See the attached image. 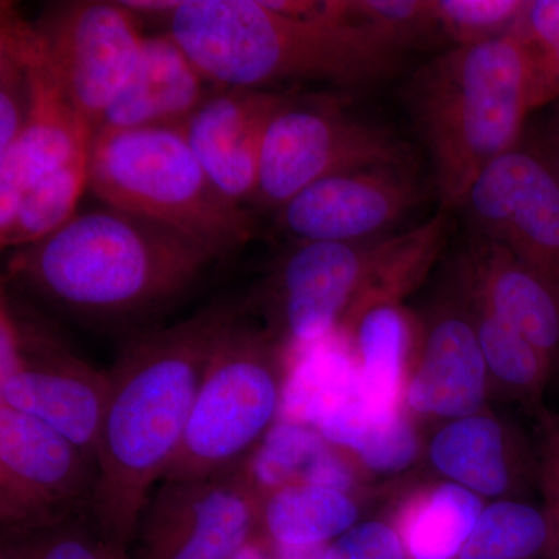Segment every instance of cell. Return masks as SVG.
Wrapping results in <instances>:
<instances>
[{
  "mask_svg": "<svg viewBox=\"0 0 559 559\" xmlns=\"http://www.w3.org/2000/svg\"><path fill=\"white\" fill-rule=\"evenodd\" d=\"M241 308L218 301L121 342L108 370L90 513L92 527L120 557L128 559L142 511L178 454L213 348Z\"/></svg>",
  "mask_w": 559,
  "mask_h": 559,
  "instance_id": "6da1fadb",
  "label": "cell"
},
{
  "mask_svg": "<svg viewBox=\"0 0 559 559\" xmlns=\"http://www.w3.org/2000/svg\"><path fill=\"white\" fill-rule=\"evenodd\" d=\"M212 261L179 231L106 205L14 250L7 277L84 322L131 325L178 301Z\"/></svg>",
  "mask_w": 559,
  "mask_h": 559,
  "instance_id": "7a4b0ae2",
  "label": "cell"
},
{
  "mask_svg": "<svg viewBox=\"0 0 559 559\" xmlns=\"http://www.w3.org/2000/svg\"><path fill=\"white\" fill-rule=\"evenodd\" d=\"M173 38L219 90H270L286 81L367 86L400 68L403 47L348 17L345 0L325 16L296 17L255 0H180Z\"/></svg>",
  "mask_w": 559,
  "mask_h": 559,
  "instance_id": "3957f363",
  "label": "cell"
},
{
  "mask_svg": "<svg viewBox=\"0 0 559 559\" xmlns=\"http://www.w3.org/2000/svg\"><path fill=\"white\" fill-rule=\"evenodd\" d=\"M404 98L443 210L462 209L481 173L518 148L533 112L527 57L513 33L454 46L411 76Z\"/></svg>",
  "mask_w": 559,
  "mask_h": 559,
  "instance_id": "277c9868",
  "label": "cell"
},
{
  "mask_svg": "<svg viewBox=\"0 0 559 559\" xmlns=\"http://www.w3.org/2000/svg\"><path fill=\"white\" fill-rule=\"evenodd\" d=\"M87 189L109 207L179 231L215 260L245 248L255 230L248 210L213 186L180 127L97 132Z\"/></svg>",
  "mask_w": 559,
  "mask_h": 559,
  "instance_id": "5b68a950",
  "label": "cell"
},
{
  "mask_svg": "<svg viewBox=\"0 0 559 559\" xmlns=\"http://www.w3.org/2000/svg\"><path fill=\"white\" fill-rule=\"evenodd\" d=\"M286 378L278 342L242 304L213 348L164 480L209 479L245 466L277 423Z\"/></svg>",
  "mask_w": 559,
  "mask_h": 559,
  "instance_id": "8992f818",
  "label": "cell"
},
{
  "mask_svg": "<svg viewBox=\"0 0 559 559\" xmlns=\"http://www.w3.org/2000/svg\"><path fill=\"white\" fill-rule=\"evenodd\" d=\"M401 234L359 242H305L277 261L250 305L274 340L316 347L356 305L382 299L399 271Z\"/></svg>",
  "mask_w": 559,
  "mask_h": 559,
  "instance_id": "52a82bcc",
  "label": "cell"
},
{
  "mask_svg": "<svg viewBox=\"0 0 559 559\" xmlns=\"http://www.w3.org/2000/svg\"><path fill=\"white\" fill-rule=\"evenodd\" d=\"M401 164H409L406 145L347 98L286 95L267 127L252 204L275 213L319 180Z\"/></svg>",
  "mask_w": 559,
  "mask_h": 559,
  "instance_id": "ba28073f",
  "label": "cell"
},
{
  "mask_svg": "<svg viewBox=\"0 0 559 559\" xmlns=\"http://www.w3.org/2000/svg\"><path fill=\"white\" fill-rule=\"evenodd\" d=\"M108 399V370L70 352L16 301L0 307V404L38 419L95 459Z\"/></svg>",
  "mask_w": 559,
  "mask_h": 559,
  "instance_id": "9c48e42d",
  "label": "cell"
},
{
  "mask_svg": "<svg viewBox=\"0 0 559 559\" xmlns=\"http://www.w3.org/2000/svg\"><path fill=\"white\" fill-rule=\"evenodd\" d=\"M97 463L38 419L0 404V528L25 538L90 520Z\"/></svg>",
  "mask_w": 559,
  "mask_h": 559,
  "instance_id": "30bf717a",
  "label": "cell"
},
{
  "mask_svg": "<svg viewBox=\"0 0 559 559\" xmlns=\"http://www.w3.org/2000/svg\"><path fill=\"white\" fill-rule=\"evenodd\" d=\"M261 498L248 463L209 479L160 481L128 559H234L260 538Z\"/></svg>",
  "mask_w": 559,
  "mask_h": 559,
  "instance_id": "8fae6325",
  "label": "cell"
},
{
  "mask_svg": "<svg viewBox=\"0 0 559 559\" xmlns=\"http://www.w3.org/2000/svg\"><path fill=\"white\" fill-rule=\"evenodd\" d=\"M0 38L20 53L31 86L24 128L0 156V230H5L33 183L90 157L92 132L70 103L35 22L22 17L11 3L2 2L0 9Z\"/></svg>",
  "mask_w": 559,
  "mask_h": 559,
  "instance_id": "7c38bea8",
  "label": "cell"
},
{
  "mask_svg": "<svg viewBox=\"0 0 559 559\" xmlns=\"http://www.w3.org/2000/svg\"><path fill=\"white\" fill-rule=\"evenodd\" d=\"M121 2L60 3L35 22L70 103L94 139L146 36Z\"/></svg>",
  "mask_w": 559,
  "mask_h": 559,
  "instance_id": "4fadbf2b",
  "label": "cell"
},
{
  "mask_svg": "<svg viewBox=\"0 0 559 559\" xmlns=\"http://www.w3.org/2000/svg\"><path fill=\"white\" fill-rule=\"evenodd\" d=\"M462 209L476 237L509 250L559 297V182L535 151L492 162Z\"/></svg>",
  "mask_w": 559,
  "mask_h": 559,
  "instance_id": "5bb4252c",
  "label": "cell"
},
{
  "mask_svg": "<svg viewBox=\"0 0 559 559\" xmlns=\"http://www.w3.org/2000/svg\"><path fill=\"white\" fill-rule=\"evenodd\" d=\"M411 164L366 168L319 180L275 212V230L294 245L382 238L421 204Z\"/></svg>",
  "mask_w": 559,
  "mask_h": 559,
  "instance_id": "9a60e30c",
  "label": "cell"
},
{
  "mask_svg": "<svg viewBox=\"0 0 559 559\" xmlns=\"http://www.w3.org/2000/svg\"><path fill=\"white\" fill-rule=\"evenodd\" d=\"M285 98L271 90H218L180 127L213 186L235 204L255 197L264 138Z\"/></svg>",
  "mask_w": 559,
  "mask_h": 559,
  "instance_id": "2e32d148",
  "label": "cell"
},
{
  "mask_svg": "<svg viewBox=\"0 0 559 559\" xmlns=\"http://www.w3.org/2000/svg\"><path fill=\"white\" fill-rule=\"evenodd\" d=\"M489 373L468 310L440 311L407 378L404 409L452 421L484 411Z\"/></svg>",
  "mask_w": 559,
  "mask_h": 559,
  "instance_id": "e0dca14e",
  "label": "cell"
},
{
  "mask_svg": "<svg viewBox=\"0 0 559 559\" xmlns=\"http://www.w3.org/2000/svg\"><path fill=\"white\" fill-rule=\"evenodd\" d=\"M218 90L180 49L170 32L146 36L138 64L106 110L97 132L182 127Z\"/></svg>",
  "mask_w": 559,
  "mask_h": 559,
  "instance_id": "ac0fdd59",
  "label": "cell"
},
{
  "mask_svg": "<svg viewBox=\"0 0 559 559\" xmlns=\"http://www.w3.org/2000/svg\"><path fill=\"white\" fill-rule=\"evenodd\" d=\"M462 286L520 331L554 374L559 370V297L496 242L476 237L462 261Z\"/></svg>",
  "mask_w": 559,
  "mask_h": 559,
  "instance_id": "d6986e66",
  "label": "cell"
},
{
  "mask_svg": "<svg viewBox=\"0 0 559 559\" xmlns=\"http://www.w3.org/2000/svg\"><path fill=\"white\" fill-rule=\"evenodd\" d=\"M433 468L480 498H500L518 480V451L510 432L487 412L447 421L429 441Z\"/></svg>",
  "mask_w": 559,
  "mask_h": 559,
  "instance_id": "ffe728a7",
  "label": "cell"
},
{
  "mask_svg": "<svg viewBox=\"0 0 559 559\" xmlns=\"http://www.w3.org/2000/svg\"><path fill=\"white\" fill-rule=\"evenodd\" d=\"M358 362L360 396L373 414L403 407L411 320L401 301L370 305L352 312L341 326Z\"/></svg>",
  "mask_w": 559,
  "mask_h": 559,
  "instance_id": "44dd1931",
  "label": "cell"
},
{
  "mask_svg": "<svg viewBox=\"0 0 559 559\" xmlns=\"http://www.w3.org/2000/svg\"><path fill=\"white\" fill-rule=\"evenodd\" d=\"M349 492L290 484L261 498L260 538L271 547H326L359 522Z\"/></svg>",
  "mask_w": 559,
  "mask_h": 559,
  "instance_id": "7402d4cb",
  "label": "cell"
},
{
  "mask_svg": "<svg viewBox=\"0 0 559 559\" xmlns=\"http://www.w3.org/2000/svg\"><path fill=\"white\" fill-rule=\"evenodd\" d=\"M323 439L347 450L370 473L395 474L418 459L421 441L406 409L373 414L360 396L330 412L318 426Z\"/></svg>",
  "mask_w": 559,
  "mask_h": 559,
  "instance_id": "603a6c76",
  "label": "cell"
},
{
  "mask_svg": "<svg viewBox=\"0 0 559 559\" xmlns=\"http://www.w3.org/2000/svg\"><path fill=\"white\" fill-rule=\"evenodd\" d=\"M484 507L476 492L448 480L419 492L395 525L407 557L457 559Z\"/></svg>",
  "mask_w": 559,
  "mask_h": 559,
  "instance_id": "cb8c5ba5",
  "label": "cell"
},
{
  "mask_svg": "<svg viewBox=\"0 0 559 559\" xmlns=\"http://www.w3.org/2000/svg\"><path fill=\"white\" fill-rule=\"evenodd\" d=\"M462 293L487 364L489 380L498 381L530 409L539 412L546 421L549 415L544 414L543 399L555 377L549 364L520 331L489 310L479 297L465 286H462Z\"/></svg>",
  "mask_w": 559,
  "mask_h": 559,
  "instance_id": "d4e9b609",
  "label": "cell"
},
{
  "mask_svg": "<svg viewBox=\"0 0 559 559\" xmlns=\"http://www.w3.org/2000/svg\"><path fill=\"white\" fill-rule=\"evenodd\" d=\"M550 528L544 509L503 499L481 510L457 559H546Z\"/></svg>",
  "mask_w": 559,
  "mask_h": 559,
  "instance_id": "484cf974",
  "label": "cell"
},
{
  "mask_svg": "<svg viewBox=\"0 0 559 559\" xmlns=\"http://www.w3.org/2000/svg\"><path fill=\"white\" fill-rule=\"evenodd\" d=\"M90 157L73 160L33 183L22 194L13 221L0 230L2 249H21L49 237L76 215V205L87 189Z\"/></svg>",
  "mask_w": 559,
  "mask_h": 559,
  "instance_id": "4316f807",
  "label": "cell"
},
{
  "mask_svg": "<svg viewBox=\"0 0 559 559\" xmlns=\"http://www.w3.org/2000/svg\"><path fill=\"white\" fill-rule=\"evenodd\" d=\"M329 447V441L312 426L277 421L249 459L250 479L261 496L285 485L305 484Z\"/></svg>",
  "mask_w": 559,
  "mask_h": 559,
  "instance_id": "83f0119b",
  "label": "cell"
},
{
  "mask_svg": "<svg viewBox=\"0 0 559 559\" xmlns=\"http://www.w3.org/2000/svg\"><path fill=\"white\" fill-rule=\"evenodd\" d=\"M513 35L527 57L533 110L559 100V0H527Z\"/></svg>",
  "mask_w": 559,
  "mask_h": 559,
  "instance_id": "f1b7e54d",
  "label": "cell"
},
{
  "mask_svg": "<svg viewBox=\"0 0 559 559\" xmlns=\"http://www.w3.org/2000/svg\"><path fill=\"white\" fill-rule=\"evenodd\" d=\"M527 0H432L440 36L454 46L488 43L516 28Z\"/></svg>",
  "mask_w": 559,
  "mask_h": 559,
  "instance_id": "f546056e",
  "label": "cell"
},
{
  "mask_svg": "<svg viewBox=\"0 0 559 559\" xmlns=\"http://www.w3.org/2000/svg\"><path fill=\"white\" fill-rule=\"evenodd\" d=\"M345 10L404 50L440 36L432 0H345Z\"/></svg>",
  "mask_w": 559,
  "mask_h": 559,
  "instance_id": "4dcf8cb0",
  "label": "cell"
},
{
  "mask_svg": "<svg viewBox=\"0 0 559 559\" xmlns=\"http://www.w3.org/2000/svg\"><path fill=\"white\" fill-rule=\"evenodd\" d=\"M16 540L27 559H127L98 535L90 520L69 522Z\"/></svg>",
  "mask_w": 559,
  "mask_h": 559,
  "instance_id": "1f68e13d",
  "label": "cell"
},
{
  "mask_svg": "<svg viewBox=\"0 0 559 559\" xmlns=\"http://www.w3.org/2000/svg\"><path fill=\"white\" fill-rule=\"evenodd\" d=\"M31 103L27 69L9 39L0 38V156L20 138Z\"/></svg>",
  "mask_w": 559,
  "mask_h": 559,
  "instance_id": "d6a6232c",
  "label": "cell"
},
{
  "mask_svg": "<svg viewBox=\"0 0 559 559\" xmlns=\"http://www.w3.org/2000/svg\"><path fill=\"white\" fill-rule=\"evenodd\" d=\"M544 437L538 459V481L543 492V509L549 521L550 543L546 559H559V423L543 421Z\"/></svg>",
  "mask_w": 559,
  "mask_h": 559,
  "instance_id": "836d02e7",
  "label": "cell"
},
{
  "mask_svg": "<svg viewBox=\"0 0 559 559\" xmlns=\"http://www.w3.org/2000/svg\"><path fill=\"white\" fill-rule=\"evenodd\" d=\"M551 105H554V109H551L543 132H540L538 146L532 151L538 154L539 159L547 165L551 175L559 182V100L551 103Z\"/></svg>",
  "mask_w": 559,
  "mask_h": 559,
  "instance_id": "e575fe53",
  "label": "cell"
},
{
  "mask_svg": "<svg viewBox=\"0 0 559 559\" xmlns=\"http://www.w3.org/2000/svg\"><path fill=\"white\" fill-rule=\"evenodd\" d=\"M132 13L142 16V14H159V16H168L170 20L171 14L178 9L180 2H171V0H128V2H121Z\"/></svg>",
  "mask_w": 559,
  "mask_h": 559,
  "instance_id": "d590c367",
  "label": "cell"
},
{
  "mask_svg": "<svg viewBox=\"0 0 559 559\" xmlns=\"http://www.w3.org/2000/svg\"><path fill=\"white\" fill-rule=\"evenodd\" d=\"M274 549V547H272ZM325 547H277L274 549L277 559H322Z\"/></svg>",
  "mask_w": 559,
  "mask_h": 559,
  "instance_id": "8d00e7d4",
  "label": "cell"
},
{
  "mask_svg": "<svg viewBox=\"0 0 559 559\" xmlns=\"http://www.w3.org/2000/svg\"><path fill=\"white\" fill-rule=\"evenodd\" d=\"M0 559H27L22 544L16 539H2V550Z\"/></svg>",
  "mask_w": 559,
  "mask_h": 559,
  "instance_id": "74e56055",
  "label": "cell"
},
{
  "mask_svg": "<svg viewBox=\"0 0 559 559\" xmlns=\"http://www.w3.org/2000/svg\"><path fill=\"white\" fill-rule=\"evenodd\" d=\"M558 423H559V419H558Z\"/></svg>",
  "mask_w": 559,
  "mask_h": 559,
  "instance_id": "f35d334b",
  "label": "cell"
}]
</instances>
